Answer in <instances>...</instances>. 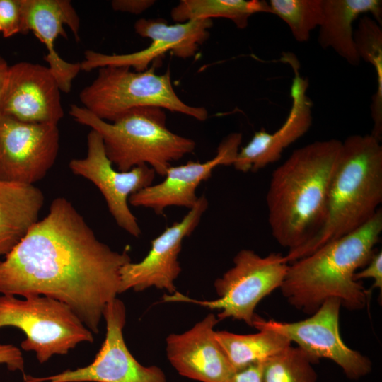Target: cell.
Here are the masks:
<instances>
[{
  "label": "cell",
  "instance_id": "1",
  "mask_svg": "<svg viewBox=\"0 0 382 382\" xmlns=\"http://www.w3.org/2000/svg\"><path fill=\"white\" fill-rule=\"evenodd\" d=\"M131 261L127 250L99 241L72 203L59 197L0 262V294L61 301L98 334L107 305L120 294V270Z\"/></svg>",
  "mask_w": 382,
  "mask_h": 382
},
{
  "label": "cell",
  "instance_id": "2",
  "mask_svg": "<svg viewBox=\"0 0 382 382\" xmlns=\"http://www.w3.org/2000/svg\"><path fill=\"white\" fill-rule=\"evenodd\" d=\"M341 145L336 139L310 143L273 171L266 195L268 222L273 238L288 251L322 228Z\"/></svg>",
  "mask_w": 382,
  "mask_h": 382
},
{
  "label": "cell",
  "instance_id": "3",
  "mask_svg": "<svg viewBox=\"0 0 382 382\" xmlns=\"http://www.w3.org/2000/svg\"><path fill=\"white\" fill-rule=\"evenodd\" d=\"M381 232V208L358 229L289 263L279 288L283 296L308 315L329 299H338L349 311L363 309L369 294L354 276L369 261Z\"/></svg>",
  "mask_w": 382,
  "mask_h": 382
},
{
  "label": "cell",
  "instance_id": "4",
  "mask_svg": "<svg viewBox=\"0 0 382 382\" xmlns=\"http://www.w3.org/2000/svg\"><path fill=\"white\" fill-rule=\"evenodd\" d=\"M371 134L342 141L331 180L325 221L317 234L284 255L288 263L305 257L367 223L382 202V146Z\"/></svg>",
  "mask_w": 382,
  "mask_h": 382
},
{
  "label": "cell",
  "instance_id": "5",
  "mask_svg": "<svg viewBox=\"0 0 382 382\" xmlns=\"http://www.w3.org/2000/svg\"><path fill=\"white\" fill-rule=\"evenodd\" d=\"M69 114L101 136L108 158L120 171L147 165L164 176L172 162L192 153L196 146L192 139L167 128L166 112L160 108H134L113 122L75 104L70 105Z\"/></svg>",
  "mask_w": 382,
  "mask_h": 382
},
{
  "label": "cell",
  "instance_id": "6",
  "mask_svg": "<svg viewBox=\"0 0 382 382\" xmlns=\"http://www.w3.org/2000/svg\"><path fill=\"white\" fill-rule=\"evenodd\" d=\"M152 65L143 71H132L127 66L100 68L96 78L79 94L82 107L107 122L142 107L160 108L199 121L206 120V108L189 105L178 96L170 71L157 74L156 64Z\"/></svg>",
  "mask_w": 382,
  "mask_h": 382
},
{
  "label": "cell",
  "instance_id": "7",
  "mask_svg": "<svg viewBox=\"0 0 382 382\" xmlns=\"http://www.w3.org/2000/svg\"><path fill=\"white\" fill-rule=\"evenodd\" d=\"M17 328L25 335L21 343L41 364L66 354L81 342H93V332L66 304L45 296L19 299L0 296V328Z\"/></svg>",
  "mask_w": 382,
  "mask_h": 382
},
{
  "label": "cell",
  "instance_id": "8",
  "mask_svg": "<svg viewBox=\"0 0 382 382\" xmlns=\"http://www.w3.org/2000/svg\"><path fill=\"white\" fill-rule=\"evenodd\" d=\"M289 263L281 253L262 257L249 249L240 250L233 257V265L214 282L219 298L198 300L179 292L165 294L164 302H186L218 310L219 320L233 318L253 327L255 311L265 296L280 288Z\"/></svg>",
  "mask_w": 382,
  "mask_h": 382
},
{
  "label": "cell",
  "instance_id": "9",
  "mask_svg": "<svg viewBox=\"0 0 382 382\" xmlns=\"http://www.w3.org/2000/svg\"><path fill=\"white\" fill-rule=\"evenodd\" d=\"M337 299H329L310 317L296 322L265 320L255 315L253 327L277 332L294 342L315 362L322 358L337 364L349 378L357 380L372 369L371 360L349 348L340 332V310Z\"/></svg>",
  "mask_w": 382,
  "mask_h": 382
},
{
  "label": "cell",
  "instance_id": "10",
  "mask_svg": "<svg viewBox=\"0 0 382 382\" xmlns=\"http://www.w3.org/2000/svg\"><path fill=\"white\" fill-rule=\"evenodd\" d=\"M105 340L93 361L86 366L59 374L35 377L23 374L25 382H166L158 366H145L128 349L123 337L126 308L117 298L106 306Z\"/></svg>",
  "mask_w": 382,
  "mask_h": 382
},
{
  "label": "cell",
  "instance_id": "11",
  "mask_svg": "<svg viewBox=\"0 0 382 382\" xmlns=\"http://www.w3.org/2000/svg\"><path fill=\"white\" fill-rule=\"evenodd\" d=\"M212 19L197 18L170 25L163 18H140L134 25L135 32L151 40L144 49L129 54H108L88 50L80 63L81 70L90 71L105 66H127L143 71L149 65L170 52L186 59L195 54L199 47L209 37Z\"/></svg>",
  "mask_w": 382,
  "mask_h": 382
},
{
  "label": "cell",
  "instance_id": "12",
  "mask_svg": "<svg viewBox=\"0 0 382 382\" xmlns=\"http://www.w3.org/2000/svg\"><path fill=\"white\" fill-rule=\"evenodd\" d=\"M73 173L92 182L100 191L117 224L134 237L141 231L129 207V197L153 184L156 176L147 165L120 171L108 158L101 136L91 129L87 136V153L82 158L70 161Z\"/></svg>",
  "mask_w": 382,
  "mask_h": 382
},
{
  "label": "cell",
  "instance_id": "13",
  "mask_svg": "<svg viewBox=\"0 0 382 382\" xmlns=\"http://www.w3.org/2000/svg\"><path fill=\"white\" fill-rule=\"evenodd\" d=\"M59 148L57 125L0 117V180L34 185L54 165Z\"/></svg>",
  "mask_w": 382,
  "mask_h": 382
},
{
  "label": "cell",
  "instance_id": "14",
  "mask_svg": "<svg viewBox=\"0 0 382 382\" xmlns=\"http://www.w3.org/2000/svg\"><path fill=\"white\" fill-rule=\"evenodd\" d=\"M208 207L204 195L183 218L168 226L151 242V248L139 262L132 261L120 270V294L127 291H141L150 287L176 292L175 281L181 272L178 255L183 240L198 226Z\"/></svg>",
  "mask_w": 382,
  "mask_h": 382
},
{
  "label": "cell",
  "instance_id": "15",
  "mask_svg": "<svg viewBox=\"0 0 382 382\" xmlns=\"http://www.w3.org/2000/svg\"><path fill=\"white\" fill-rule=\"evenodd\" d=\"M60 92L47 66L16 63L9 66L0 114L27 123L57 125L64 116Z\"/></svg>",
  "mask_w": 382,
  "mask_h": 382
},
{
  "label": "cell",
  "instance_id": "16",
  "mask_svg": "<svg viewBox=\"0 0 382 382\" xmlns=\"http://www.w3.org/2000/svg\"><path fill=\"white\" fill-rule=\"evenodd\" d=\"M242 141V134L233 132L227 135L219 144L216 156L200 163L188 161L179 166H170L159 183L151 185L129 198L134 207L152 209L162 214L169 207L192 209L199 197L196 190L200 183L208 180L213 170L219 166L233 165Z\"/></svg>",
  "mask_w": 382,
  "mask_h": 382
},
{
  "label": "cell",
  "instance_id": "17",
  "mask_svg": "<svg viewBox=\"0 0 382 382\" xmlns=\"http://www.w3.org/2000/svg\"><path fill=\"white\" fill-rule=\"evenodd\" d=\"M209 313L190 330L166 338L168 359L179 374L201 382H230L236 373L215 337L219 322Z\"/></svg>",
  "mask_w": 382,
  "mask_h": 382
},
{
  "label": "cell",
  "instance_id": "18",
  "mask_svg": "<svg viewBox=\"0 0 382 382\" xmlns=\"http://www.w3.org/2000/svg\"><path fill=\"white\" fill-rule=\"evenodd\" d=\"M288 59L294 73L288 116L277 130L272 133L264 129L256 132L250 141L239 149L232 166L240 172H256L276 162L283 151L305 134L311 126L312 103L306 94L308 81L300 75L294 60Z\"/></svg>",
  "mask_w": 382,
  "mask_h": 382
},
{
  "label": "cell",
  "instance_id": "19",
  "mask_svg": "<svg viewBox=\"0 0 382 382\" xmlns=\"http://www.w3.org/2000/svg\"><path fill=\"white\" fill-rule=\"evenodd\" d=\"M23 34L33 32L45 45V60L55 78L62 92H70L72 81L81 70L80 63L64 60L56 51L54 42L60 35L67 38L64 25L71 30L76 40H79L80 19L68 0H21Z\"/></svg>",
  "mask_w": 382,
  "mask_h": 382
},
{
  "label": "cell",
  "instance_id": "20",
  "mask_svg": "<svg viewBox=\"0 0 382 382\" xmlns=\"http://www.w3.org/2000/svg\"><path fill=\"white\" fill-rule=\"evenodd\" d=\"M323 17L318 42L322 48H331L353 66L360 63L354 42L353 23L370 13L381 25L382 1L379 0H323Z\"/></svg>",
  "mask_w": 382,
  "mask_h": 382
},
{
  "label": "cell",
  "instance_id": "21",
  "mask_svg": "<svg viewBox=\"0 0 382 382\" xmlns=\"http://www.w3.org/2000/svg\"><path fill=\"white\" fill-rule=\"evenodd\" d=\"M45 197L34 185L0 180V257L6 256L38 220Z\"/></svg>",
  "mask_w": 382,
  "mask_h": 382
},
{
  "label": "cell",
  "instance_id": "22",
  "mask_svg": "<svg viewBox=\"0 0 382 382\" xmlns=\"http://www.w3.org/2000/svg\"><path fill=\"white\" fill-rule=\"evenodd\" d=\"M254 334L240 335L216 331L215 337L236 372L249 366L264 363L290 346L285 336L260 329Z\"/></svg>",
  "mask_w": 382,
  "mask_h": 382
},
{
  "label": "cell",
  "instance_id": "23",
  "mask_svg": "<svg viewBox=\"0 0 382 382\" xmlns=\"http://www.w3.org/2000/svg\"><path fill=\"white\" fill-rule=\"evenodd\" d=\"M271 13L268 2L260 0H181L172 8L170 16L176 23L193 19L223 18L231 20L238 28L248 25L251 16Z\"/></svg>",
  "mask_w": 382,
  "mask_h": 382
},
{
  "label": "cell",
  "instance_id": "24",
  "mask_svg": "<svg viewBox=\"0 0 382 382\" xmlns=\"http://www.w3.org/2000/svg\"><path fill=\"white\" fill-rule=\"evenodd\" d=\"M354 42L361 59L371 64L376 76V89L371 105L373 129L371 134L382 139V29L374 18L364 15L354 30Z\"/></svg>",
  "mask_w": 382,
  "mask_h": 382
},
{
  "label": "cell",
  "instance_id": "25",
  "mask_svg": "<svg viewBox=\"0 0 382 382\" xmlns=\"http://www.w3.org/2000/svg\"><path fill=\"white\" fill-rule=\"evenodd\" d=\"M271 13L284 21L299 42L308 40L323 17V0H270Z\"/></svg>",
  "mask_w": 382,
  "mask_h": 382
},
{
  "label": "cell",
  "instance_id": "26",
  "mask_svg": "<svg viewBox=\"0 0 382 382\" xmlns=\"http://www.w3.org/2000/svg\"><path fill=\"white\" fill-rule=\"evenodd\" d=\"M316 364L299 347L290 346L263 363L262 382H317Z\"/></svg>",
  "mask_w": 382,
  "mask_h": 382
},
{
  "label": "cell",
  "instance_id": "27",
  "mask_svg": "<svg viewBox=\"0 0 382 382\" xmlns=\"http://www.w3.org/2000/svg\"><path fill=\"white\" fill-rule=\"evenodd\" d=\"M21 0H0V27L4 37L23 33Z\"/></svg>",
  "mask_w": 382,
  "mask_h": 382
},
{
  "label": "cell",
  "instance_id": "28",
  "mask_svg": "<svg viewBox=\"0 0 382 382\" xmlns=\"http://www.w3.org/2000/svg\"><path fill=\"white\" fill-rule=\"evenodd\" d=\"M354 278L360 282L364 279L374 280L372 288L382 291V253L381 250L374 252L368 263L363 269L354 274Z\"/></svg>",
  "mask_w": 382,
  "mask_h": 382
},
{
  "label": "cell",
  "instance_id": "29",
  "mask_svg": "<svg viewBox=\"0 0 382 382\" xmlns=\"http://www.w3.org/2000/svg\"><path fill=\"white\" fill-rule=\"evenodd\" d=\"M0 364H4L12 371L24 374V359L21 351L11 344H0Z\"/></svg>",
  "mask_w": 382,
  "mask_h": 382
},
{
  "label": "cell",
  "instance_id": "30",
  "mask_svg": "<svg viewBox=\"0 0 382 382\" xmlns=\"http://www.w3.org/2000/svg\"><path fill=\"white\" fill-rule=\"evenodd\" d=\"M155 2L153 0H114L111 2V6L115 11L138 15L150 8Z\"/></svg>",
  "mask_w": 382,
  "mask_h": 382
},
{
  "label": "cell",
  "instance_id": "31",
  "mask_svg": "<svg viewBox=\"0 0 382 382\" xmlns=\"http://www.w3.org/2000/svg\"><path fill=\"white\" fill-rule=\"evenodd\" d=\"M262 365L256 364L236 371L230 382H262Z\"/></svg>",
  "mask_w": 382,
  "mask_h": 382
},
{
  "label": "cell",
  "instance_id": "32",
  "mask_svg": "<svg viewBox=\"0 0 382 382\" xmlns=\"http://www.w3.org/2000/svg\"><path fill=\"white\" fill-rule=\"evenodd\" d=\"M9 66L6 60L0 55V100L6 81Z\"/></svg>",
  "mask_w": 382,
  "mask_h": 382
},
{
  "label": "cell",
  "instance_id": "33",
  "mask_svg": "<svg viewBox=\"0 0 382 382\" xmlns=\"http://www.w3.org/2000/svg\"><path fill=\"white\" fill-rule=\"evenodd\" d=\"M0 33H1V27H0Z\"/></svg>",
  "mask_w": 382,
  "mask_h": 382
}]
</instances>
